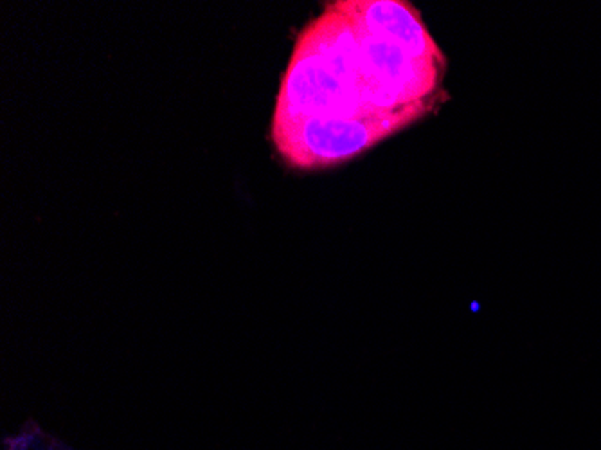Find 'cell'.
<instances>
[{
    "label": "cell",
    "mask_w": 601,
    "mask_h": 450,
    "mask_svg": "<svg viewBox=\"0 0 601 450\" xmlns=\"http://www.w3.org/2000/svg\"><path fill=\"white\" fill-rule=\"evenodd\" d=\"M446 56L405 0H335L300 29L270 137L297 169L355 159L449 99Z\"/></svg>",
    "instance_id": "obj_1"
},
{
    "label": "cell",
    "mask_w": 601,
    "mask_h": 450,
    "mask_svg": "<svg viewBox=\"0 0 601 450\" xmlns=\"http://www.w3.org/2000/svg\"><path fill=\"white\" fill-rule=\"evenodd\" d=\"M65 449H67V445L62 441V439L55 438V436H51V438H49L47 450H65Z\"/></svg>",
    "instance_id": "obj_2"
},
{
    "label": "cell",
    "mask_w": 601,
    "mask_h": 450,
    "mask_svg": "<svg viewBox=\"0 0 601 450\" xmlns=\"http://www.w3.org/2000/svg\"><path fill=\"white\" fill-rule=\"evenodd\" d=\"M65 450H74V449H72V446H67V449H65Z\"/></svg>",
    "instance_id": "obj_3"
}]
</instances>
